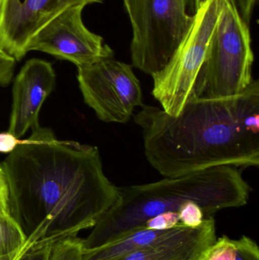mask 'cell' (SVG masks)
Here are the masks:
<instances>
[{
	"mask_svg": "<svg viewBox=\"0 0 259 260\" xmlns=\"http://www.w3.org/2000/svg\"><path fill=\"white\" fill-rule=\"evenodd\" d=\"M78 82L84 101L99 120L126 123L142 103V91L132 66L114 58L78 68Z\"/></svg>",
	"mask_w": 259,
	"mask_h": 260,
	"instance_id": "cell-7",
	"label": "cell"
},
{
	"mask_svg": "<svg viewBox=\"0 0 259 260\" xmlns=\"http://www.w3.org/2000/svg\"><path fill=\"white\" fill-rule=\"evenodd\" d=\"M128 0H123V2H124V5L126 6V3H127Z\"/></svg>",
	"mask_w": 259,
	"mask_h": 260,
	"instance_id": "cell-26",
	"label": "cell"
},
{
	"mask_svg": "<svg viewBox=\"0 0 259 260\" xmlns=\"http://www.w3.org/2000/svg\"><path fill=\"white\" fill-rule=\"evenodd\" d=\"M134 120L147 161L164 177L220 165L258 167V80L231 97L189 98L176 117L142 105Z\"/></svg>",
	"mask_w": 259,
	"mask_h": 260,
	"instance_id": "cell-2",
	"label": "cell"
},
{
	"mask_svg": "<svg viewBox=\"0 0 259 260\" xmlns=\"http://www.w3.org/2000/svg\"><path fill=\"white\" fill-rule=\"evenodd\" d=\"M235 255L234 240L222 236L205 250L200 260H235Z\"/></svg>",
	"mask_w": 259,
	"mask_h": 260,
	"instance_id": "cell-15",
	"label": "cell"
},
{
	"mask_svg": "<svg viewBox=\"0 0 259 260\" xmlns=\"http://www.w3.org/2000/svg\"><path fill=\"white\" fill-rule=\"evenodd\" d=\"M119 197L85 239L83 250H94L144 229L146 221L164 212H178L193 202L205 218L224 209L246 206L250 186L240 168L220 165L146 184L119 187Z\"/></svg>",
	"mask_w": 259,
	"mask_h": 260,
	"instance_id": "cell-3",
	"label": "cell"
},
{
	"mask_svg": "<svg viewBox=\"0 0 259 260\" xmlns=\"http://www.w3.org/2000/svg\"><path fill=\"white\" fill-rule=\"evenodd\" d=\"M132 66L154 76L168 63L196 19V0H128Z\"/></svg>",
	"mask_w": 259,
	"mask_h": 260,
	"instance_id": "cell-5",
	"label": "cell"
},
{
	"mask_svg": "<svg viewBox=\"0 0 259 260\" xmlns=\"http://www.w3.org/2000/svg\"><path fill=\"white\" fill-rule=\"evenodd\" d=\"M233 1L243 21L249 26L252 20V14L258 0H233Z\"/></svg>",
	"mask_w": 259,
	"mask_h": 260,
	"instance_id": "cell-21",
	"label": "cell"
},
{
	"mask_svg": "<svg viewBox=\"0 0 259 260\" xmlns=\"http://www.w3.org/2000/svg\"><path fill=\"white\" fill-rule=\"evenodd\" d=\"M179 223L189 228H196L205 219V214L199 205L188 202L181 206L179 212Z\"/></svg>",
	"mask_w": 259,
	"mask_h": 260,
	"instance_id": "cell-16",
	"label": "cell"
},
{
	"mask_svg": "<svg viewBox=\"0 0 259 260\" xmlns=\"http://www.w3.org/2000/svg\"><path fill=\"white\" fill-rule=\"evenodd\" d=\"M52 246L50 244L31 247L30 244L25 247L17 260H49Z\"/></svg>",
	"mask_w": 259,
	"mask_h": 260,
	"instance_id": "cell-20",
	"label": "cell"
},
{
	"mask_svg": "<svg viewBox=\"0 0 259 260\" xmlns=\"http://www.w3.org/2000/svg\"><path fill=\"white\" fill-rule=\"evenodd\" d=\"M2 163L8 213L31 247L53 245L94 227L119 197L98 148L59 140L39 122Z\"/></svg>",
	"mask_w": 259,
	"mask_h": 260,
	"instance_id": "cell-1",
	"label": "cell"
},
{
	"mask_svg": "<svg viewBox=\"0 0 259 260\" xmlns=\"http://www.w3.org/2000/svg\"><path fill=\"white\" fill-rule=\"evenodd\" d=\"M84 6L68 8L43 27L31 40L27 52H44L68 60L78 68L114 58V52L103 38L87 28L82 21Z\"/></svg>",
	"mask_w": 259,
	"mask_h": 260,
	"instance_id": "cell-8",
	"label": "cell"
},
{
	"mask_svg": "<svg viewBox=\"0 0 259 260\" xmlns=\"http://www.w3.org/2000/svg\"><path fill=\"white\" fill-rule=\"evenodd\" d=\"M179 224L180 223L178 212H164L147 220L144 224V229L165 230L173 229Z\"/></svg>",
	"mask_w": 259,
	"mask_h": 260,
	"instance_id": "cell-18",
	"label": "cell"
},
{
	"mask_svg": "<svg viewBox=\"0 0 259 260\" xmlns=\"http://www.w3.org/2000/svg\"><path fill=\"white\" fill-rule=\"evenodd\" d=\"M56 83V73L50 62L29 59L14 82L12 114L8 132L19 139L38 122L40 110Z\"/></svg>",
	"mask_w": 259,
	"mask_h": 260,
	"instance_id": "cell-10",
	"label": "cell"
},
{
	"mask_svg": "<svg viewBox=\"0 0 259 260\" xmlns=\"http://www.w3.org/2000/svg\"><path fill=\"white\" fill-rule=\"evenodd\" d=\"M82 258L83 245L82 239L76 237L53 244L49 260H82Z\"/></svg>",
	"mask_w": 259,
	"mask_h": 260,
	"instance_id": "cell-14",
	"label": "cell"
},
{
	"mask_svg": "<svg viewBox=\"0 0 259 260\" xmlns=\"http://www.w3.org/2000/svg\"><path fill=\"white\" fill-rule=\"evenodd\" d=\"M220 12V0H207L202 5L190 31L167 65L152 76V94L163 111L172 117L178 116L191 94Z\"/></svg>",
	"mask_w": 259,
	"mask_h": 260,
	"instance_id": "cell-6",
	"label": "cell"
},
{
	"mask_svg": "<svg viewBox=\"0 0 259 260\" xmlns=\"http://www.w3.org/2000/svg\"><path fill=\"white\" fill-rule=\"evenodd\" d=\"M216 239L215 221L209 217L198 227L185 226L158 244L112 260H200Z\"/></svg>",
	"mask_w": 259,
	"mask_h": 260,
	"instance_id": "cell-11",
	"label": "cell"
},
{
	"mask_svg": "<svg viewBox=\"0 0 259 260\" xmlns=\"http://www.w3.org/2000/svg\"><path fill=\"white\" fill-rule=\"evenodd\" d=\"M15 59L0 49V85H7L12 80Z\"/></svg>",
	"mask_w": 259,
	"mask_h": 260,
	"instance_id": "cell-19",
	"label": "cell"
},
{
	"mask_svg": "<svg viewBox=\"0 0 259 260\" xmlns=\"http://www.w3.org/2000/svg\"><path fill=\"white\" fill-rule=\"evenodd\" d=\"M220 2L218 20L189 98L213 99L237 95L254 80L249 26L233 0Z\"/></svg>",
	"mask_w": 259,
	"mask_h": 260,
	"instance_id": "cell-4",
	"label": "cell"
},
{
	"mask_svg": "<svg viewBox=\"0 0 259 260\" xmlns=\"http://www.w3.org/2000/svg\"><path fill=\"white\" fill-rule=\"evenodd\" d=\"M8 196L7 186H6V180L3 169L0 166V212L8 214Z\"/></svg>",
	"mask_w": 259,
	"mask_h": 260,
	"instance_id": "cell-23",
	"label": "cell"
},
{
	"mask_svg": "<svg viewBox=\"0 0 259 260\" xmlns=\"http://www.w3.org/2000/svg\"><path fill=\"white\" fill-rule=\"evenodd\" d=\"M235 260H259V249L256 243L249 237L243 236L234 240Z\"/></svg>",
	"mask_w": 259,
	"mask_h": 260,
	"instance_id": "cell-17",
	"label": "cell"
},
{
	"mask_svg": "<svg viewBox=\"0 0 259 260\" xmlns=\"http://www.w3.org/2000/svg\"><path fill=\"white\" fill-rule=\"evenodd\" d=\"M19 142V139L15 138L9 132L0 133V151L10 153L15 149Z\"/></svg>",
	"mask_w": 259,
	"mask_h": 260,
	"instance_id": "cell-22",
	"label": "cell"
},
{
	"mask_svg": "<svg viewBox=\"0 0 259 260\" xmlns=\"http://www.w3.org/2000/svg\"><path fill=\"white\" fill-rule=\"evenodd\" d=\"M26 246V247H27ZM25 247H24V249H23L21 251H20L19 253H16V254L14 255H11V256H4V257H0V260H17L18 259V258L19 257L20 255L22 253V252L24 251V249H25Z\"/></svg>",
	"mask_w": 259,
	"mask_h": 260,
	"instance_id": "cell-24",
	"label": "cell"
},
{
	"mask_svg": "<svg viewBox=\"0 0 259 260\" xmlns=\"http://www.w3.org/2000/svg\"><path fill=\"white\" fill-rule=\"evenodd\" d=\"M27 244L26 237L15 220L0 212V257L16 254Z\"/></svg>",
	"mask_w": 259,
	"mask_h": 260,
	"instance_id": "cell-13",
	"label": "cell"
},
{
	"mask_svg": "<svg viewBox=\"0 0 259 260\" xmlns=\"http://www.w3.org/2000/svg\"><path fill=\"white\" fill-rule=\"evenodd\" d=\"M184 227L185 225L179 224L173 229L165 230L140 229L115 242L94 250H83L82 260L114 259L158 244L173 236Z\"/></svg>",
	"mask_w": 259,
	"mask_h": 260,
	"instance_id": "cell-12",
	"label": "cell"
},
{
	"mask_svg": "<svg viewBox=\"0 0 259 260\" xmlns=\"http://www.w3.org/2000/svg\"><path fill=\"white\" fill-rule=\"evenodd\" d=\"M103 0H2L0 49L15 60L27 54L30 40L71 6L84 7Z\"/></svg>",
	"mask_w": 259,
	"mask_h": 260,
	"instance_id": "cell-9",
	"label": "cell"
},
{
	"mask_svg": "<svg viewBox=\"0 0 259 260\" xmlns=\"http://www.w3.org/2000/svg\"><path fill=\"white\" fill-rule=\"evenodd\" d=\"M207 0H196V8H197V11L198 9H199V8L202 6V5H203L204 3L206 2Z\"/></svg>",
	"mask_w": 259,
	"mask_h": 260,
	"instance_id": "cell-25",
	"label": "cell"
}]
</instances>
